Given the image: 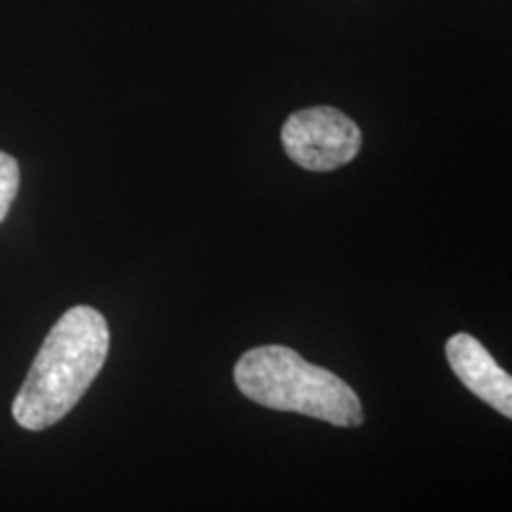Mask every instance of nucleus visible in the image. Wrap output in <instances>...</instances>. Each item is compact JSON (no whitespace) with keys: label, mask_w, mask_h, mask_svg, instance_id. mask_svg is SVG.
<instances>
[{"label":"nucleus","mask_w":512,"mask_h":512,"mask_svg":"<svg viewBox=\"0 0 512 512\" xmlns=\"http://www.w3.org/2000/svg\"><path fill=\"white\" fill-rule=\"evenodd\" d=\"M107 354L110 328L105 316L91 306L69 309L50 330L15 396V420L31 432L60 422L100 375Z\"/></svg>","instance_id":"obj_1"},{"label":"nucleus","mask_w":512,"mask_h":512,"mask_svg":"<svg viewBox=\"0 0 512 512\" xmlns=\"http://www.w3.org/2000/svg\"><path fill=\"white\" fill-rule=\"evenodd\" d=\"M235 384L247 399L273 411L302 413L337 427H358L363 408L354 389L294 349L256 347L235 363Z\"/></svg>","instance_id":"obj_2"},{"label":"nucleus","mask_w":512,"mask_h":512,"mask_svg":"<svg viewBox=\"0 0 512 512\" xmlns=\"http://www.w3.org/2000/svg\"><path fill=\"white\" fill-rule=\"evenodd\" d=\"M283 147L294 164L309 171H335L361 150V128L332 107L294 112L283 126Z\"/></svg>","instance_id":"obj_3"},{"label":"nucleus","mask_w":512,"mask_h":512,"mask_svg":"<svg viewBox=\"0 0 512 512\" xmlns=\"http://www.w3.org/2000/svg\"><path fill=\"white\" fill-rule=\"evenodd\" d=\"M446 358L458 380L503 418H512V377L494 361L479 339L458 332L446 342Z\"/></svg>","instance_id":"obj_4"},{"label":"nucleus","mask_w":512,"mask_h":512,"mask_svg":"<svg viewBox=\"0 0 512 512\" xmlns=\"http://www.w3.org/2000/svg\"><path fill=\"white\" fill-rule=\"evenodd\" d=\"M19 190V164L15 157L0 152V223L5 221Z\"/></svg>","instance_id":"obj_5"}]
</instances>
